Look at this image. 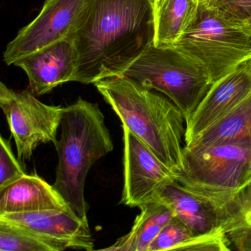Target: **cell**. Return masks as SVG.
<instances>
[{
	"label": "cell",
	"mask_w": 251,
	"mask_h": 251,
	"mask_svg": "<svg viewBox=\"0 0 251 251\" xmlns=\"http://www.w3.org/2000/svg\"><path fill=\"white\" fill-rule=\"evenodd\" d=\"M155 36L151 0H86L69 36L78 53L73 82L95 84L127 68Z\"/></svg>",
	"instance_id": "1"
},
{
	"label": "cell",
	"mask_w": 251,
	"mask_h": 251,
	"mask_svg": "<svg viewBox=\"0 0 251 251\" xmlns=\"http://www.w3.org/2000/svg\"><path fill=\"white\" fill-rule=\"evenodd\" d=\"M95 86L122 126L145 142L177 176L183 168L182 143L186 133L180 110L167 97L127 76L103 79Z\"/></svg>",
	"instance_id": "2"
},
{
	"label": "cell",
	"mask_w": 251,
	"mask_h": 251,
	"mask_svg": "<svg viewBox=\"0 0 251 251\" xmlns=\"http://www.w3.org/2000/svg\"><path fill=\"white\" fill-rule=\"evenodd\" d=\"M61 127L53 186L75 215L89 223L86 177L92 166L114 150V143L99 105L80 98L64 108Z\"/></svg>",
	"instance_id": "3"
},
{
	"label": "cell",
	"mask_w": 251,
	"mask_h": 251,
	"mask_svg": "<svg viewBox=\"0 0 251 251\" xmlns=\"http://www.w3.org/2000/svg\"><path fill=\"white\" fill-rule=\"evenodd\" d=\"M251 179V141H239L183 151L177 180L215 209L221 208Z\"/></svg>",
	"instance_id": "4"
},
{
	"label": "cell",
	"mask_w": 251,
	"mask_h": 251,
	"mask_svg": "<svg viewBox=\"0 0 251 251\" xmlns=\"http://www.w3.org/2000/svg\"><path fill=\"white\" fill-rule=\"evenodd\" d=\"M123 75L168 98L180 110L186 123L213 83L195 60L174 46L153 44Z\"/></svg>",
	"instance_id": "5"
},
{
	"label": "cell",
	"mask_w": 251,
	"mask_h": 251,
	"mask_svg": "<svg viewBox=\"0 0 251 251\" xmlns=\"http://www.w3.org/2000/svg\"><path fill=\"white\" fill-rule=\"evenodd\" d=\"M173 46L202 66L214 83L251 59V28L227 21L201 2L193 23Z\"/></svg>",
	"instance_id": "6"
},
{
	"label": "cell",
	"mask_w": 251,
	"mask_h": 251,
	"mask_svg": "<svg viewBox=\"0 0 251 251\" xmlns=\"http://www.w3.org/2000/svg\"><path fill=\"white\" fill-rule=\"evenodd\" d=\"M0 107L15 142L19 159H30L41 144H56L64 111L61 105H47L30 91H15L1 82Z\"/></svg>",
	"instance_id": "7"
},
{
	"label": "cell",
	"mask_w": 251,
	"mask_h": 251,
	"mask_svg": "<svg viewBox=\"0 0 251 251\" xmlns=\"http://www.w3.org/2000/svg\"><path fill=\"white\" fill-rule=\"evenodd\" d=\"M123 127L124 184L120 203L135 208L159 201L161 189L177 179L151 148L125 126Z\"/></svg>",
	"instance_id": "8"
},
{
	"label": "cell",
	"mask_w": 251,
	"mask_h": 251,
	"mask_svg": "<svg viewBox=\"0 0 251 251\" xmlns=\"http://www.w3.org/2000/svg\"><path fill=\"white\" fill-rule=\"evenodd\" d=\"M86 0H46L38 17L20 30L3 54L7 65L67 39L75 26Z\"/></svg>",
	"instance_id": "9"
},
{
	"label": "cell",
	"mask_w": 251,
	"mask_h": 251,
	"mask_svg": "<svg viewBox=\"0 0 251 251\" xmlns=\"http://www.w3.org/2000/svg\"><path fill=\"white\" fill-rule=\"evenodd\" d=\"M0 223L43 239L56 251L95 250V239L89 223L82 221L71 211L48 210L0 214Z\"/></svg>",
	"instance_id": "10"
},
{
	"label": "cell",
	"mask_w": 251,
	"mask_h": 251,
	"mask_svg": "<svg viewBox=\"0 0 251 251\" xmlns=\"http://www.w3.org/2000/svg\"><path fill=\"white\" fill-rule=\"evenodd\" d=\"M251 95V59L212 83L186 123L185 145Z\"/></svg>",
	"instance_id": "11"
},
{
	"label": "cell",
	"mask_w": 251,
	"mask_h": 251,
	"mask_svg": "<svg viewBox=\"0 0 251 251\" xmlns=\"http://www.w3.org/2000/svg\"><path fill=\"white\" fill-rule=\"evenodd\" d=\"M77 64V50L73 41L67 38L21 58L14 65L27 74L29 91L41 96L60 85L73 82Z\"/></svg>",
	"instance_id": "12"
},
{
	"label": "cell",
	"mask_w": 251,
	"mask_h": 251,
	"mask_svg": "<svg viewBox=\"0 0 251 251\" xmlns=\"http://www.w3.org/2000/svg\"><path fill=\"white\" fill-rule=\"evenodd\" d=\"M48 210L71 211L53 185L50 184L36 173L26 175L0 191V214Z\"/></svg>",
	"instance_id": "13"
},
{
	"label": "cell",
	"mask_w": 251,
	"mask_h": 251,
	"mask_svg": "<svg viewBox=\"0 0 251 251\" xmlns=\"http://www.w3.org/2000/svg\"><path fill=\"white\" fill-rule=\"evenodd\" d=\"M175 216L195 234H206L222 228L217 210L210 202L185 189L177 180L166 185L159 194Z\"/></svg>",
	"instance_id": "14"
},
{
	"label": "cell",
	"mask_w": 251,
	"mask_h": 251,
	"mask_svg": "<svg viewBox=\"0 0 251 251\" xmlns=\"http://www.w3.org/2000/svg\"><path fill=\"white\" fill-rule=\"evenodd\" d=\"M131 230L104 251H148L164 226L175 217L174 211L163 201L142 205Z\"/></svg>",
	"instance_id": "15"
},
{
	"label": "cell",
	"mask_w": 251,
	"mask_h": 251,
	"mask_svg": "<svg viewBox=\"0 0 251 251\" xmlns=\"http://www.w3.org/2000/svg\"><path fill=\"white\" fill-rule=\"evenodd\" d=\"M217 211L231 246L251 251V179Z\"/></svg>",
	"instance_id": "16"
},
{
	"label": "cell",
	"mask_w": 251,
	"mask_h": 251,
	"mask_svg": "<svg viewBox=\"0 0 251 251\" xmlns=\"http://www.w3.org/2000/svg\"><path fill=\"white\" fill-rule=\"evenodd\" d=\"M200 4V0H161L154 11L153 45H174L193 23Z\"/></svg>",
	"instance_id": "17"
},
{
	"label": "cell",
	"mask_w": 251,
	"mask_h": 251,
	"mask_svg": "<svg viewBox=\"0 0 251 251\" xmlns=\"http://www.w3.org/2000/svg\"><path fill=\"white\" fill-rule=\"evenodd\" d=\"M239 141H251V95L184 146L200 148Z\"/></svg>",
	"instance_id": "18"
},
{
	"label": "cell",
	"mask_w": 251,
	"mask_h": 251,
	"mask_svg": "<svg viewBox=\"0 0 251 251\" xmlns=\"http://www.w3.org/2000/svg\"><path fill=\"white\" fill-rule=\"evenodd\" d=\"M223 239L218 233L195 234L175 216L160 232L148 251H219Z\"/></svg>",
	"instance_id": "19"
},
{
	"label": "cell",
	"mask_w": 251,
	"mask_h": 251,
	"mask_svg": "<svg viewBox=\"0 0 251 251\" xmlns=\"http://www.w3.org/2000/svg\"><path fill=\"white\" fill-rule=\"evenodd\" d=\"M0 251H56V250L34 235L0 223Z\"/></svg>",
	"instance_id": "20"
},
{
	"label": "cell",
	"mask_w": 251,
	"mask_h": 251,
	"mask_svg": "<svg viewBox=\"0 0 251 251\" xmlns=\"http://www.w3.org/2000/svg\"><path fill=\"white\" fill-rule=\"evenodd\" d=\"M202 2L227 21L251 28V0H205Z\"/></svg>",
	"instance_id": "21"
},
{
	"label": "cell",
	"mask_w": 251,
	"mask_h": 251,
	"mask_svg": "<svg viewBox=\"0 0 251 251\" xmlns=\"http://www.w3.org/2000/svg\"><path fill=\"white\" fill-rule=\"evenodd\" d=\"M11 149V142L0 138V191L26 176Z\"/></svg>",
	"instance_id": "22"
},
{
	"label": "cell",
	"mask_w": 251,
	"mask_h": 251,
	"mask_svg": "<svg viewBox=\"0 0 251 251\" xmlns=\"http://www.w3.org/2000/svg\"><path fill=\"white\" fill-rule=\"evenodd\" d=\"M151 4L152 5V8H153V12L155 11L157 8H158V5L160 2H161V0H151Z\"/></svg>",
	"instance_id": "23"
},
{
	"label": "cell",
	"mask_w": 251,
	"mask_h": 251,
	"mask_svg": "<svg viewBox=\"0 0 251 251\" xmlns=\"http://www.w3.org/2000/svg\"><path fill=\"white\" fill-rule=\"evenodd\" d=\"M200 1H201V2H202V1H205V0H200Z\"/></svg>",
	"instance_id": "24"
}]
</instances>
